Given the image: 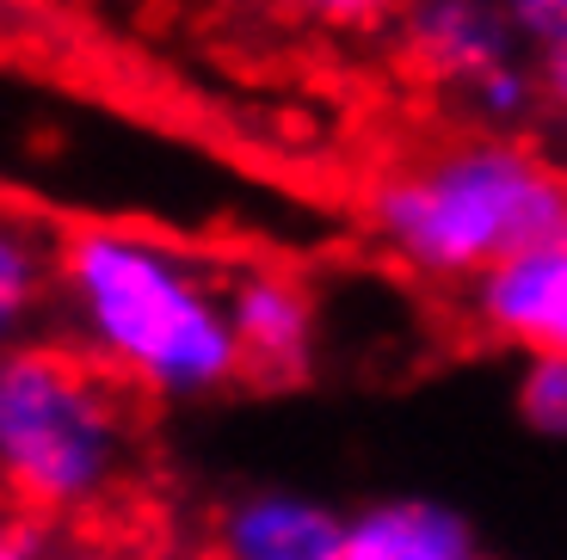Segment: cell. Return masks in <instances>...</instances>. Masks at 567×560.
Returning a JSON list of instances; mask_svg holds the SVG:
<instances>
[{"instance_id":"cell-1","label":"cell","mask_w":567,"mask_h":560,"mask_svg":"<svg viewBox=\"0 0 567 560\" xmlns=\"http://www.w3.org/2000/svg\"><path fill=\"white\" fill-rule=\"evenodd\" d=\"M56 321L81 357L161 406L210 401L247 376L228 278L155 228H69L56 240Z\"/></svg>"},{"instance_id":"cell-2","label":"cell","mask_w":567,"mask_h":560,"mask_svg":"<svg viewBox=\"0 0 567 560\" xmlns=\"http://www.w3.org/2000/svg\"><path fill=\"white\" fill-rule=\"evenodd\" d=\"M370 228L420 278L475 283L567 235V173L512 136H463L389 173L370 191Z\"/></svg>"},{"instance_id":"cell-3","label":"cell","mask_w":567,"mask_h":560,"mask_svg":"<svg viewBox=\"0 0 567 560\" xmlns=\"http://www.w3.org/2000/svg\"><path fill=\"white\" fill-rule=\"evenodd\" d=\"M136 456V406L69 339L0 357V499L43 518H86L117 499Z\"/></svg>"},{"instance_id":"cell-4","label":"cell","mask_w":567,"mask_h":560,"mask_svg":"<svg viewBox=\"0 0 567 560\" xmlns=\"http://www.w3.org/2000/svg\"><path fill=\"white\" fill-rule=\"evenodd\" d=\"M401 56L439 86H482L494 69L525 56V38L512 31L499 0H413L395 19Z\"/></svg>"},{"instance_id":"cell-5","label":"cell","mask_w":567,"mask_h":560,"mask_svg":"<svg viewBox=\"0 0 567 560\" xmlns=\"http://www.w3.org/2000/svg\"><path fill=\"white\" fill-rule=\"evenodd\" d=\"M468 314L482 333H494L499 345L525 351V357L567 351V235L482 271L468 283Z\"/></svg>"},{"instance_id":"cell-6","label":"cell","mask_w":567,"mask_h":560,"mask_svg":"<svg viewBox=\"0 0 567 560\" xmlns=\"http://www.w3.org/2000/svg\"><path fill=\"white\" fill-rule=\"evenodd\" d=\"M216 560H340L346 511L302 487H247L210 523Z\"/></svg>"},{"instance_id":"cell-7","label":"cell","mask_w":567,"mask_h":560,"mask_svg":"<svg viewBox=\"0 0 567 560\" xmlns=\"http://www.w3.org/2000/svg\"><path fill=\"white\" fill-rule=\"evenodd\" d=\"M228 321H235V345H241L247 376L266 382H297L315 364V295L302 290V278L278 266H241L228 271Z\"/></svg>"},{"instance_id":"cell-8","label":"cell","mask_w":567,"mask_h":560,"mask_svg":"<svg viewBox=\"0 0 567 560\" xmlns=\"http://www.w3.org/2000/svg\"><path fill=\"white\" fill-rule=\"evenodd\" d=\"M340 560H482V542L456 505L425 492H389L346 518Z\"/></svg>"},{"instance_id":"cell-9","label":"cell","mask_w":567,"mask_h":560,"mask_svg":"<svg viewBox=\"0 0 567 560\" xmlns=\"http://www.w3.org/2000/svg\"><path fill=\"white\" fill-rule=\"evenodd\" d=\"M56 309V240L19 210H0V357L43 339V314Z\"/></svg>"},{"instance_id":"cell-10","label":"cell","mask_w":567,"mask_h":560,"mask_svg":"<svg viewBox=\"0 0 567 560\" xmlns=\"http://www.w3.org/2000/svg\"><path fill=\"white\" fill-rule=\"evenodd\" d=\"M518 419L537 437H567V351H543L518 364V388H512Z\"/></svg>"},{"instance_id":"cell-11","label":"cell","mask_w":567,"mask_h":560,"mask_svg":"<svg viewBox=\"0 0 567 560\" xmlns=\"http://www.w3.org/2000/svg\"><path fill=\"white\" fill-rule=\"evenodd\" d=\"M468 105H475V117L482 124H494V129H518L525 117H537L543 112V74H537V62H506V69H494L482 86H468Z\"/></svg>"},{"instance_id":"cell-12","label":"cell","mask_w":567,"mask_h":560,"mask_svg":"<svg viewBox=\"0 0 567 560\" xmlns=\"http://www.w3.org/2000/svg\"><path fill=\"white\" fill-rule=\"evenodd\" d=\"M0 560H69L62 523L31 511V505L0 499Z\"/></svg>"},{"instance_id":"cell-13","label":"cell","mask_w":567,"mask_h":560,"mask_svg":"<svg viewBox=\"0 0 567 560\" xmlns=\"http://www.w3.org/2000/svg\"><path fill=\"white\" fill-rule=\"evenodd\" d=\"M297 19L309 25H327V31H370V25H389L413 7V0H284Z\"/></svg>"},{"instance_id":"cell-14","label":"cell","mask_w":567,"mask_h":560,"mask_svg":"<svg viewBox=\"0 0 567 560\" xmlns=\"http://www.w3.org/2000/svg\"><path fill=\"white\" fill-rule=\"evenodd\" d=\"M499 7H506L512 31L525 38V50H537V56L567 43V0H499Z\"/></svg>"},{"instance_id":"cell-15","label":"cell","mask_w":567,"mask_h":560,"mask_svg":"<svg viewBox=\"0 0 567 560\" xmlns=\"http://www.w3.org/2000/svg\"><path fill=\"white\" fill-rule=\"evenodd\" d=\"M537 74H543V112L567 129V43L549 50V56H537Z\"/></svg>"}]
</instances>
